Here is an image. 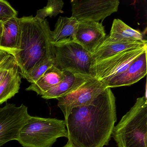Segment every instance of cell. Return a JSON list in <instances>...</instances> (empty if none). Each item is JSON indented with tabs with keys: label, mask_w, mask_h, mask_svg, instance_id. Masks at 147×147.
<instances>
[{
	"label": "cell",
	"mask_w": 147,
	"mask_h": 147,
	"mask_svg": "<svg viewBox=\"0 0 147 147\" xmlns=\"http://www.w3.org/2000/svg\"><path fill=\"white\" fill-rule=\"evenodd\" d=\"M116 98L107 88L90 104L73 108L66 122L67 138L77 147L109 144L117 122Z\"/></svg>",
	"instance_id": "1"
},
{
	"label": "cell",
	"mask_w": 147,
	"mask_h": 147,
	"mask_svg": "<svg viewBox=\"0 0 147 147\" xmlns=\"http://www.w3.org/2000/svg\"><path fill=\"white\" fill-rule=\"evenodd\" d=\"M21 34L18 49L14 57L21 77L46 61L54 60L55 46L52 43L51 31L47 19L33 16L19 18Z\"/></svg>",
	"instance_id": "2"
},
{
	"label": "cell",
	"mask_w": 147,
	"mask_h": 147,
	"mask_svg": "<svg viewBox=\"0 0 147 147\" xmlns=\"http://www.w3.org/2000/svg\"><path fill=\"white\" fill-rule=\"evenodd\" d=\"M118 147H147V99H137L134 105L114 126L112 133Z\"/></svg>",
	"instance_id": "3"
},
{
	"label": "cell",
	"mask_w": 147,
	"mask_h": 147,
	"mask_svg": "<svg viewBox=\"0 0 147 147\" xmlns=\"http://www.w3.org/2000/svg\"><path fill=\"white\" fill-rule=\"evenodd\" d=\"M61 137H68L65 120L31 116L18 141L24 147H51Z\"/></svg>",
	"instance_id": "4"
},
{
	"label": "cell",
	"mask_w": 147,
	"mask_h": 147,
	"mask_svg": "<svg viewBox=\"0 0 147 147\" xmlns=\"http://www.w3.org/2000/svg\"><path fill=\"white\" fill-rule=\"evenodd\" d=\"M75 75V80L72 88L67 93L57 99L65 120L73 108L90 104L107 88L92 76Z\"/></svg>",
	"instance_id": "5"
},
{
	"label": "cell",
	"mask_w": 147,
	"mask_h": 147,
	"mask_svg": "<svg viewBox=\"0 0 147 147\" xmlns=\"http://www.w3.org/2000/svg\"><path fill=\"white\" fill-rule=\"evenodd\" d=\"M54 46V66L62 72L90 75L93 62L91 53L74 41Z\"/></svg>",
	"instance_id": "6"
},
{
	"label": "cell",
	"mask_w": 147,
	"mask_h": 147,
	"mask_svg": "<svg viewBox=\"0 0 147 147\" xmlns=\"http://www.w3.org/2000/svg\"><path fill=\"white\" fill-rule=\"evenodd\" d=\"M147 50V45L129 49L92 63L90 67V75L105 83L124 72Z\"/></svg>",
	"instance_id": "7"
},
{
	"label": "cell",
	"mask_w": 147,
	"mask_h": 147,
	"mask_svg": "<svg viewBox=\"0 0 147 147\" xmlns=\"http://www.w3.org/2000/svg\"><path fill=\"white\" fill-rule=\"evenodd\" d=\"M72 18L78 22L103 21L118 10L119 0H72Z\"/></svg>",
	"instance_id": "8"
},
{
	"label": "cell",
	"mask_w": 147,
	"mask_h": 147,
	"mask_svg": "<svg viewBox=\"0 0 147 147\" xmlns=\"http://www.w3.org/2000/svg\"><path fill=\"white\" fill-rule=\"evenodd\" d=\"M30 117L24 104L17 107L7 103L0 108V147L10 141H18L21 129Z\"/></svg>",
	"instance_id": "9"
},
{
	"label": "cell",
	"mask_w": 147,
	"mask_h": 147,
	"mask_svg": "<svg viewBox=\"0 0 147 147\" xmlns=\"http://www.w3.org/2000/svg\"><path fill=\"white\" fill-rule=\"evenodd\" d=\"M106 37L105 27L101 23L80 22L75 35V42L92 54Z\"/></svg>",
	"instance_id": "10"
},
{
	"label": "cell",
	"mask_w": 147,
	"mask_h": 147,
	"mask_svg": "<svg viewBox=\"0 0 147 147\" xmlns=\"http://www.w3.org/2000/svg\"><path fill=\"white\" fill-rule=\"evenodd\" d=\"M147 71V51H145L138 57L124 72L104 84L110 88L131 86L145 77Z\"/></svg>",
	"instance_id": "11"
},
{
	"label": "cell",
	"mask_w": 147,
	"mask_h": 147,
	"mask_svg": "<svg viewBox=\"0 0 147 147\" xmlns=\"http://www.w3.org/2000/svg\"><path fill=\"white\" fill-rule=\"evenodd\" d=\"M147 45V42H121L111 40L106 37L104 41L92 53V64L114 55L129 49L140 48Z\"/></svg>",
	"instance_id": "12"
},
{
	"label": "cell",
	"mask_w": 147,
	"mask_h": 147,
	"mask_svg": "<svg viewBox=\"0 0 147 147\" xmlns=\"http://www.w3.org/2000/svg\"><path fill=\"white\" fill-rule=\"evenodd\" d=\"M21 31L19 18L13 17L3 23L0 49L12 55L18 49Z\"/></svg>",
	"instance_id": "13"
},
{
	"label": "cell",
	"mask_w": 147,
	"mask_h": 147,
	"mask_svg": "<svg viewBox=\"0 0 147 147\" xmlns=\"http://www.w3.org/2000/svg\"><path fill=\"white\" fill-rule=\"evenodd\" d=\"M79 22L74 18L60 17L51 31L52 43L54 46L74 42Z\"/></svg>",
	"instance_id": "14"
},
{
	"label": "cell",
	"mask_w": 147,
	"mask_h": 147,
	"mask_svg": "<svg viewBox=\"0 0 147 147\" xmlns=\"http://www.w3.org/2000/svg\"><path fill=\"white\" fill-rule=\"evenodd\" d=\"M64 77V72L53 65L37 81L31 84L26 90L34 91L38 95L42 96L47 91L55 87Z\"/></svg>",
	"instance_id": "15"
},
{
	"label": "cell",
	"mask_w": 147,
	"mask_h": 147,
	"mask_svg": "<svg viewBox=\"0 0 147 147\" xmlns=\"http://www.w3.org/2000/svg\"><path fill=\"white\" fill-rule=\"evenodd\" d=\"M108 36L113 41L147 42L142 33L128 26L119 19L113 20L110 35Z\"/></svg>",
	"instance_id": "16"
},
{
	"label": "cell",
	"mask_w": 147,
	"mask_h": 147,
	"mask_svg": "<svg viewBox=\"0 0 147 147\" xmlns=\"http://www.w3.org/2000/svg\"><path fill=\"white\" fill-rule=\"evenodd\" d=\"M21 78L16 64L0 83V105L6 102L19 92Z\"/></svg>",
	"instance_id": "17"
},
{
	"label": "cell",
	"mask_w": 147,
	"mask_h": 147,
	"mask_svg": "<svg viewBox=\"0 0 147 147\" xmlns=\"http://www.w3.org/2000/svg\"><path fill=\"white\" fill-rule=\"evenodd\" d=\"M65 77L56 86L50 89L42 95L45 99H57L67 93L74 86L75 75L68 71H64Z\"/></svg>",
	"instance_id": "18"
},
{
	"label": "cell",
	"mask_w": 147,
	"mask_h": 147,
	"mask_svg": "<svg viewBox=\"0 0 147 147\" xmlns=\"http://www.w3.org/2000/svg\"><path fill=\"white\" fill-rule=\"evenodd\" d=\"M64 3L62 0H49L47 6L38 10L35 18L42 20L47 17H56L59 13H63L62 10Z\"/></svg>",
	"instance_id": "19"
},
{
	"label": "cell",
	"mask_w": 147,
	"mask_h": 147,
	"mask_svg": "<svg viewBox=\"0 0 147 147\" xmlns=\"http://www.w3.org/2000/svg\"><path fill=\"white\" fill-rule=\"evenodd\" d=\"M54 60H50L46 61L41 65L34 68L30 71L24 79H26L28 82L32 83H35L41 77L43 76L45 73L54 64Z\"/></svg>",
	"instance_id": "20"
},
{
	"label": "cell",
	"mask_w": 147,
	"mask_h": 147,
	"mask_svg": "<svg viewBox=\"0 0 147 147\" xmlns=\"http://www.w3.org/2000/svg\"><path fill=\"white\" fill-rule=\"evenodd\" d=\"M18 12L11 4L5 0H0V22H6L13 17L18 16Z\"/></svg>",
	"instance_id": "21"
},
{
	"label": "cell",
	"mask_w": 147,
	"mask_h": 147,
	"mask_svg": "<svg viewBox=\"0 0 147 147\" xmlns=\"http://www.w3.org/2000/svg\"><path fill=\"white\" fill-rule=\"evenodd\" d=\"M16 64L15 58L11 55H7L0 62V83L2 82L10 69Z\"/></svg>",
	"instance_id": "22"
},
{
	"label": "cell",
	"mask_w": 147,
	"mask_h": 147,
	"mask_svg": "<svg viewBox=\"0 0 147 147\" xmlns=\"http://www.w3.org/2000/svg\"><path fill=\"white\" fill-rule=\"evenodd\" d=\"M10 55L6 51L2 50L0 49V62H1L5 57Z\"/></svg>",
	"instance_id": "23"
},
{
	"label": "cell",
	"mask_w": 147,
	"mask_h": 147,
	"mask_svg": "<svg viewBox=\"0 0 147 147\" xmlns=\"http://www.w3.org/2000/svg\"><path fill=\"white\" fill-rule=\"evenodd\" d=\"M63 147H77L75 146V145H74L73 143H72V142L70 141V140H68V141L67 142V143L64 145V146H63Z\"/></svg>",
	"instance_id": "24"
},
{
	"label": "cell",
	"mask_w": 147,
	"mask_h": 147,
	"mask_svg": "<svg viewBox=\"0 0 147 147\" xmlns=\"http://www.w3.org/2000/svg\"><path fill=\"white\" fill-rule=\"evenodd\" d=\"M2 30H3V23L0 22V40L2 35Z\"/></svg>",
	"instance_id": "25"
}]
</instances>
